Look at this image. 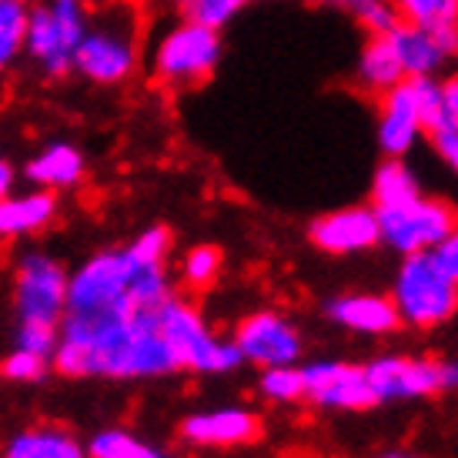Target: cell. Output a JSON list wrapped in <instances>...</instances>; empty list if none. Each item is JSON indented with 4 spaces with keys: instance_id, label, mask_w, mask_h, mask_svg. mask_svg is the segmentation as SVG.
<instances>
[{
    "instance_id": "6da1fadb",
    "label": "cell",
    "mask_w": 458,
    "mask_h": 458,
    "mask_svg": "<svg viewBox=\"0 0 458 458\" xmlns=\"http://www.w3.org/2000/svg\"><path fill=\"white\" fill-rule=\"evenodd\" d=\"M174 294L167 261H144L121 248H101L71 271L61 338L51 369L64 378L140 382L178 371L161 335V311Z\"/></svg>"
},
{
    "instance_id": "7a4b0ae2",
    "label": "cell",
    "mask_w": 458,
    "mask_h": 458,
    "mask_svg": "<svg viewBox=\"0 0 458 458\" xmlns=\"http://www.w3.org/2000/svg\"><path fill=\"white\" fill-rule=\"evenodd\" d=\"M140 67H144V27L134 0L98 7L77 44L71 74L98 90H114L131 84Z\"/></svg>"
},
{
    "instance_id": "3957f363",
    "label": "cell",
    "mask_w": 458,
    "mask_h": 458,
    "mask_svg": "<svg viewBox=\"0 0 458 458\" xmlns=\"http://www.w3.org/2000/svg\"><path fill=\"white\" fill-rule=\"evenodd\" d=\"M225 61L221 30L201 27L184 17H167L144 44V71L161 90L184 94L208 84Z\"/></svg>"
},
{
    "instance_id": "277c9868",
    "label": "cell",
    "mask_w": 458,
    "mask_h": 458,
    "mask_svg": "<svg viewBox=\"0 0 458 458\" xmlns=\"http://www.w3.org/2000/svg\"><path fill=\"white\" fill-rule=\"evenodd\" d=\"M94 7L84 0H30L24 34V67L40 81H64L74 67V51L90 24Z\"/></svg>"
},
{
    "instance_id": "5b68a950",
    "label": "cell",
    "mask_w": 458,
    "mask_h": 458,
    "mask_svg": "<svg viewBox=\"0 0 458 458\" xmlns=\"http://www.w3.org/2000/svg\"><path fill=\"white\" fill-rule=\"evenodd\" d=\"M392 301L398 321L408 328H438L458 311V278L435 251L402 255L394 271Z\"/></svg>"
},
{
    "instance_id": "8992f818",
    "label": "cell",
    "mask_w": 458,
    "mask_h": 458,
    "mask_svg": "<svg viewBox=\"0 0 458 458\" xmlns=\"http://www.w3.org/2000/svg\"><path fill=\"white\" fill-rule=\"evenodd\" d=\"M161 335H165L171 355L178 361V371H198V375H228V371L242 369V352L234 342L221 338L204 321L198 305L178 292L167 298L165 311H161Z\"/></svg>"
},
{
    "instance_id": "52a82bcc",
    "label": "cell",
    "mask_w": 458,
    "mask_h": 458,
    "mask_svg": "<svg viewBox=\"0 0 458 458\" xmlns=\"http://www.w3.org/2000/svg\"><path fill=\"white\" fill-rule=\"evenodd\" d=\"M71 271L51 251L30 248L13 265V325H57L67 308Z\"/></svg>"
},
{
    "instance_id": "ba28073f",
    "label": "cell",
    "mask_w": 458,
    "mask_h": 458,
    "mask_svg": "<svg viewBox=\"0 0 458 458\" xmlns=\"http://www.w3.org/2000/svg\"><path fill=\"white\" fill-rule=\"evenodd\" d=\"M378 215V231L382 244L392 248L394 255H415V251H435L448 234L458 228V208L448 198L421 191L405 204L382 208Z\"/></svg>"
},
{
    "instance_id": "9c48e42d",
    "label": "cell",
    "mask_w": 458,
    "mask_h": 458,
    "mask_svg": "<svg viewBox=\"0 0 458 458\" xmlns=\"http://www.w3.org/2000/svg\"><path fill=\"white\" fill-rule=\"evenodd\" d=\"M405 77H445L458 64V24H398L388 30Z\"/></svg>"
},
{
    "instance_id": "30bf717a",
    "label": "cell",
    "mask_w": 458,
    "mask_h": 458,
    "mask_svg": "<svg viewBox=\"0 0 458 458\" xmlns=\"http://www.w3.org/2000/svg\"><path fill=\"white\" fill-rule=\"evenodd\" d=\"M234 348L242 352L244 365L255 369H275V365H298L305 342L301 331L294 328L278 311H251L234 328Z\"/></svg>"
},
{
    "instance_id": "8fae6325",
    "label": "cell",
    "mask_w": 458,
    "mask_h": 458,
    "mask_svg": "<svg viewBox=\"0 0 458 458\" xmlns=\"http://www.w3.org/2000/svg\"><path fill=\"white\" fill-rule=\"evenodd\" d=\"M365 378L375 402H411V398H432L442 392L438 361L408 355H382L365 365Z\"/></svg>"
},
{
    "instance_id": "7c38bea8",
    "label": "cell",
    "mask_w": 458,
    "mask_h": 458,
    "mask_svg": "<svg viewBox=\"0 0 458 458\" xmlns=\"http://www.w3.org/2000/svg\"><path fill=\"white\" fill-rule=\"evenodd\" d=\"M305 375V398L328 411H365L378 405L365 378V365L352 361H308L301 365Z\"/></svg>"
},
{
    "instance_id": "4fadbf2b",
    "label": "cell",
    "mask_w": 458,
    "mask_h": 458,
    "mask_svg": "<svg viewBox=\"0 0 458 458\" xmlns=\"http://www.w3.org/2000/svg\"><path fill=\"white\" fill-rule=\"evenodd\" d=\"M308 242L318 251L335 258L361 255L382 244V231H378V215L371 204H348L338 211H328L311 221L308 228Z\"/></svg>"
},
{
    "instance_id": "5bb4252c",
    "label": "cell",
    "mask_w": 458,
    "mask_h": 458,
    "mask_svg": "<svg viewBox=\"0 0 458 458\" xmlns=\"http://www.w3.org/2000/svg\"><path fill=\"white\" fill-rule=\"evenodd\" d=\"M421 138L425 128H421L419 101L405 77L402 84L385 90L382 98H375V140L382 157H408L421 144Z\"/></svg>"
},
{
    "instance_id": "9a60e30c",
    "label": "cell",
    "mask_w": 458,
    "mask_h": 458,
    "mask_svg": "<svg viewBox=\"0 0 458 458\" xmlns=\"http://www.w3.org/2000/svg\"><path fill=\"white\" fill-rule=\"evenodd\" d=\"M261 435V419L244 405H221L194 411L181 421V438L194 448H238L251 445Z\"/></svg>"
},
{
    "instance_id": "2e32d148",
    "label": "cell",
    "mask_w": 458,
    "mask_h": 458,
    "mask_svg": "<svg viewBox=\"0 0 458 458\" xmlns=\"http://www.w3.org/2000/svg\"><path fill=\"white\" fill-rule=\"evenodd\" d=\"M21 178L30 188H44V191L54 194L77 191L84 184V178H88V154L81 151L74 140H44L38 151L24 161Z\"/></svg>"
},
{
    "instance_id": "e0dca14e",
    "label": "cell",
    "mask_w": 458,
    "mask_h": 458,
    "mask_svg": "<svg viewBox=\"0 0 458 458\" xmlns=\"http://www.w3.org/2000/svg\"><path fill=\"white\" fill-rule=\"evenodd\" d=\"M61 215V194L44 188H13L0 198V242L38 238Z\"/></svg>"
},
{
    "instance_id": "ac0fdd59",
    "label": "cell",
    "mask_w": 458,
    "mask_h": 458,
    "mask_svg": "<svg viewBox=\"0 0 458 458\" xmlns=\"http://www.w3.org/2000/svg\"><path fill=\"white\" fill-rule=\"evenodd\" d=\"M325 315L355 335H392L402 325L388 294H342L325 305Z\"/></svg>"
},
{
    "instance_id": "d6986e66",
    "label": "cell",
    "mask_w": 458,
    "mask_h": 458,
    "mask_svg": "<svg viewBox=\"0 0 458 458\" xmlns=\"http://www.w3.org/2000/svg\"><path fill=\"white\" fill-rule=\"evenodd\" d=\"M402 81H405V74H402V64L394 57L388 34H369L355 57V67H352V84H355V90L375 101V98H382L385 90H392Z\"/></svg>"
},
{
    "instance_id": "ffe728a7",
    "label": "cell",
    "mask_w": 458,
    "mask_h": 458,
    "mask_svg": "<svg viewBox=\"0 0 458 458\" xmlns=\"http://www.w3.org/2000/svg\"><path fill=\"white\" fill-rule=\"evenodd\" d=\"M0 458H88V448L81 445V438L57 428V425H34L17 432L4 445Z\"/></svg>"
},
{
    "instance_id": "44dd1931",
    "label": "cell",
    "mask_w": 458,
    "mask_h": 458,
    "mask_svg": "<svg viewBox=\"0 0 458 458\" xmlns=\"http://www.w3.org/2000/svg\"><path fill=\"white\" fill-rule=\"evenodd\" d=\"M421 194V178L405 157H385L371 174V208H394Z\"/></svg>"
},
{
    "instance_id": "7402d4cb",
    "label": "cell",
    "mask_w": 458,
    "mask_h": 458,
    "mask_svg": "<svg viewBox=\"0 0 458 458\" xmlns=\"http://www.w3.org/2000/svg\"><path fill=\"white\" fill-rule=\"evenodd\" d=\"M30 0H0V90L24 67V34Z\"/></svg>"
},
{
    "instance_id": "603a6c76",
    "label": "cell",
    "mask_w": 458,
    "mask_h": 458,
    "mask_svg": "<svg viewBox=\"0 0 458 458\" xmlns=\"http://www.w3.org/2000/svg\"><path fill=\"white\" fill-rule=\"evenodd\" d=\"M315 7L342 13L369 38V34H388L398 24V11L392 0H311Z\"/></svg>"
},
{
    "instance_id": "cb8c5ba5",
    "label": "cell",
    "mask_w": 458,
    "mask_h": 458,
    "mask_svg": "<svg viewBox=\"0 0 458 458\" xmlns=\"http://www.w3.org/2000/svg\"><path fill=\"white\" fill-rule=\"evenodd\" d=\"M84 448L88 458H171L165 448L151 445L128 428H101L84 442Z\"/></svg>"
},
{
    "instance_id": "d4e9b609",
    "label": "cell",
    "mask_w": 458,
    "mask_h": 458,
    "mask_svg": "<svg viewBox=\"0 0 458 458\" xmlns=\"http://www.w3.org/2000/svg\"><path fill=\"white\" fill-rule=\"evenodd\" d=\"M225 255L217 244H191L178 261V281L188 292H208L221 275Z\"/></svg>"
},
{
    "instance_id": "484cf974",
    "label": "cell",
    "mask_w": 458,
    "mask_h": 458,
    "mask_svg": "<svg viewBox=\"0 0 458 458\" xmlns=\"http://www.w3.org/2000/svg\"><path fill=\"white\" fill-rule=\"evenodd\" d=\"M408 84L415 90V101H419V114H421V128L425 134L432 131H442L448 124H458L452 107L445 101V88H442V77H408Z\"/></svg>"
},
{
    "instance_id": "4316f807",
    "label": "cell",
    "mask_w": 458,
    "mask_h": 458,
    "mask_svg": "<svg viewBox=\"0 0 458 458\" xmlns=\"http://www.w3.org/2000/svg\"><path fill=\"white\" fill-rule=\"evenodd\" d=\"M167 7L174 17L194 21V24L211 27V30H225L244 11L242 0H167Z\"/></svg>"
},
{
    "instance_id": "83f0119b",
    "label": "cell",
    "mask_w": 458,
    "mask_h": 458,
    "mask_svg": "<svg viewBox=\"0 0 458 458\" xmlns=\"http://www.w3.org/2000/svg\"><path fill=\"white\" fill-rule=\"evenodd\" d=\"M258 392L265 394L267 402H278V405L301 402V398H305V375H301V365H275V369H261Z\"/></svg>"
},
{
    "instance_id": "f1b7e54d",
    "label": "cell",
    "mask_w": 458,
    "mask_h": 458,
    "mask_svg": "<svg viewBox=\"0 0 458 458\" xmlns=\"http://www.w3.org/2000/svg\"><path fill=\"white\" fill-rule=\"evenodd\" d=\"M51 371V358L38 355V352H27V348H17V344L0 358V378L13 385H38Z\"/></svg>"
},
{
    "instance_id": "f546056e",
    "label": "cell",
    "mask_w": 458,
    "mask_h": 458,
    "mask_svg": "<svg viewBox=\"0 0 458 458\" xmlns=\"http://www.w3.org/2000/svg\"><path fill=\"white\" fill-rule=\"evenodd\" d=\"M398 21L408 24H458V0H392Z\"/></svg>"
},
{
    "instance_id": "4dcf8cb0",
    "label": "cell",
    "mask_w": 458,
    "mask_h": 458,
    "mask_svg": "<svg viewBox=\"0 0 458 458\" xmlns=\"http://www.w3.org/2000/svg\"><path fill=\"white\" fill-rule=\"evenodd\" d=\"M425 140L432 144V151L438 154V161L448 167V171H455L458 174V124H448L442 131H432V134H425Z\"/></svg>"
},
{
    "instance_id": "1f68e13d",
    "label": "cell",
    "mask_w": 458,
    "mask_h": 458,
    "mask_svg": "<svg viewBox=\"0 0 458 458\" xmlns=\"http://www.w3.org/2000/svg\"><path fill=\"white\" fill-rule=\"evenodd\" d=\"M435 255L442 258V265H445L448 271H452V275L458 278V228L452 231V234H448V238L438 244V248H435Z\"/></svg>"
},
{
    "instance_id": "d6a6232c",
    "label": "cell",
    "mask_w": 458,
    "mask_h": 458,
    "mask_svg": "<svg viewBox=\"0 0 458 458\" xmlns=\"http://www.w3.org/2000/svg\"><path fill=\"white\" fill-rule=\"evenodd\" d=\"M17 178H21V167L7 157V151H0V198L17 188Z\"/></svg>"
},
{
    "instance_id": "836d02e7",
    "label": "cell",
    "mask_w": 458,
    "mask_h": 458,
    "mask_svg": "<svg viewBox=\"0 0 458 458\" xmlns=\"http://www.w3.org/2000/svg\"><path fill=\"white\" fill-rule=\"evenodd\" d=\"M442 392H458V361H438Z\"/></svg>"
},
{
    "instance_id": "e575fe53",
    "label": "cell",
    "mask_w": 458,
    "mask_h": 458,
    "mask_svg": "<svg viewBox=\"0 0 458 458\" xmlns=\"http://www.w3.org/2000/svg\"><path fill=\"white\" fill-rule=\"evenodd\" d=\"M442 88H445V101L458 121V71H448V74L442 77Z\"/></svg>"
},
{
    "instance_id": "d590c367",
    "label": "cell",
    "mask_w": 458,
    "mask_h": 458,
    "mask_svg": "<svg viewBox=\"0 0 458 458\" xmlns=\"http://www.w3.org/2000/svg\"><path fill=\"white\" fill-rule=\"evenodd\" d=\"M84 4H88V7H94V11H98V7H107V4H117V0H84Z\"/></svg>"
},
{
    "instance_id": "8d00e7d4",
    "label": "cell",
    "mask_w": 458,
    "mask_h": 458,
    "mask_svg": "<svg viewBox=\"0 0 458 458\" xmlns=\"http://www.w3.org/2000/svg\"><path fill=\"white\" fill-rule=\"evenodd\" d=\"M378 458H411V455H405V452H388V455H378Z\"/></svg>"
},
{
    "instance_id": "74e56055",
    "label": "cell",
    "mask_w": 458,
    "mask_h": 458,
    "mask_svg": "<svg viewBox=\"0 0 458 458\" xmlns=\"http://www.w3.org/2000/svg\"><path fill=\"white\" fill-rule=\"evenodd\" d=\"M242 4H244V7H248V4H258V0H242Z\"/></svg>"
},
{
    "instance_id": "f35d334b",
    "label": "cell",
    "mask_w": 458,
    "mask_h": 458,
    "mask_svg": "<svg viewBox=\"0 0 458 458\" xmlns=\"http://www.w3.org/2000/svg\"><path fill=\"white\" fill-rule=\"evenodd\" d=\"M165 4H167V0H165Z\"/></svg>"
}]
</instances>
